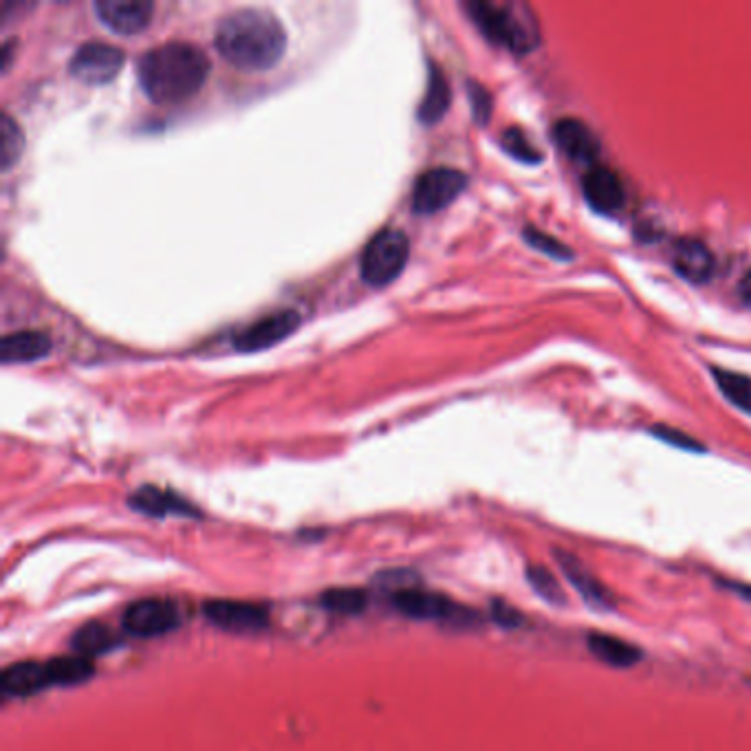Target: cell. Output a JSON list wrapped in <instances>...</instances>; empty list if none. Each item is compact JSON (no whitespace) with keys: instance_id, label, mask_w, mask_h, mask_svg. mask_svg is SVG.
Masks as SVG:
<instances>
[{"instance_id":"1","label":"cell","mask_w":751,"mask_h":751,"mask_svg":"<svg viewBox=\"0 0 751 751\" xmlns=\"http://www.w3.org/2000/svg\"><path fill=\"white\" fill-rule=\"evenodd\" d=\"M214 44L241 71H267L287 49V33L270 9L241 7L216 22Z\"/></svg>"},{"instance_id":"2","label":"cell","mask_w":751,"mask_h":751,"mask_svg":"<svg viewBox=\"0 0 751 751\" xmlns=\"http://www.w3.org/2000/svg\"><path fill=\"white\" fill-rule=\"evenodd\" d=\"M210 73L203 49L172 40L149 49L138 58V80L142 91L156 104L183 102L199 93Z\"/></svg>"},{"instance_id":"3","label":"cell","mask_w":751,"mask_h":751,"mask_svg":"<svg viewBox=\"0 0 751 751\" xmlns=\"http://www.w3.org/2000/svg\"><path fill=\"white\" fill-rule=\"evenodd\" d=\"M465 9L483 35L498 47L525 55L540 44L538 22L525 2L471 0Z\"/></svg>"},{"instance_id":"4","label":"cell","mask_w":751,"mask_h":751,"mask_svg":"<svg viewBox=\"0 0 751 751\" xmlns=\"http://www.w3.org/2000/svg\"><path fill=\"white\" fill-rule=\"evenodd\" d=\"M410 254L408 236L399 230H379L364 247L359 258L362 281L371 287L390 285L406 267Z\"/></svg>"},{"instance_id":"5","label":"cell","mask_w":751,"mask_h":751,"mask_svg":"<svg viewBox=\"0 0 751 751\" xmlns=\"http://www.w3.org/2000/svg\"><path fill=\"white\" fill-rule=\"evenodd\" d=\"M467 176L448 165L430 168L422 172L413 187V210L417 214H435L448 207L451 201L458 199V194L465 190Z\"/></svg>"},{"instance_id":"6","label":"cell","mask_w":751,"mask_h":751,"mask_svg":"<svg viewBox=\"0 0 751 751\" xmlns=\"http://www.w3.org/2000/svg\"><path fill=\"white\" fill-rule=\"evenodd\" d=\"M124 64V51L109 42H84L69 60V73L84 84L111 82Z\"/></svg>"},{"instance_id":"7","label":"cell","mask_w":751,"mask_h":751,"mask_svg":"<svg viewBox=\"0 0 751 751\" xmlns=\"http://www.w3.org/2000/svg\"><path fill=\"white\" fill-rule=\"evenodd\" d=\"M301 326V313L294 308H283L276 313H270L250 326L241 328L234 335V348L243 353H256L263 348H270L285 337H290Z\"/></svg>"},{"instance_id":"8","label":"cell","mask_w":751,"mask_h":751,"mask_svg":"<svg viewBox=\"0 0 751 751\" xmlns=\"http://www.w3.org/2000/svg\"><path fill=\"white\" fill-rule=\"evenodd\" d=\"M124 630L133 637H159L179 626V608L176 603L163 598H146L135 601L124 612Z\"/></svg>"},{"instance_id":"9","label":"cell","mask_w":751,"mask_h":751,"mask_svg":"<svg viewBox=\"0 0 751 751\" xmlns=\"http://www.w3.org/2000/svg\"><path fill=\"white\" fill-rule=\"evenodd\" d=\"M395 608L413 619H442V621H465L471 617V612L451 601L450 598L433 591H419V589H402L393 598Z\"/></svg>"},{"instance_id":"10","label":"cell","mask_w":751,"mask_h":751,"mask_svg":"<svg viewBox=\"0 0 751 751\" xmlns=\"http://www.w3.org/2000/svg\"><path fill=\"white\" fill-rule=\"evenodd\" d=\"M205 617L225 630H263L270 623L265 606L243 600H207L203 603Z\"/></svg>"},{"instance_id":"11","label":"cell","mask_w":751,"mask_h":751,"mask_svg":"<svg viewBox=\"0 0 751 751\" xmlns=\"http://www.w3.org/2000/svg\"><path fill=\"white\" fill-rule=\"evenodd\" d=\"M554 558H556L560 571L565 574V578L574 585L578 596L587 601L589 606L603 608V610H612L615 608L617 601H615L612 591L601 582L600 578L576 554H569L565 549H554Z\"/></svg>"},{"instance_id":"12","label":"cell","mask_w":751,"mask_h":751,"mask_svg":"<svg viewBox=\"0 0 751 751\" xmlns=\"http://www.w3.org/2000/svg\"><path fill=\"white\" fill-rule=\"evenodd\" d=\"M98 18L115 33L133 35L151 20L152 2L149 0H98L93 4Z\"/></svg>"},{"instance_id":"13","label":"cell","mask_w":751,"mask_h":751,"mask_svg":"<svg viewBox=\"0 0 751 751\" xmlns=\"http://www.w3.org/2000/svg\"><path fill=\"white\" fill-rule=\"evenodd\" d=\"M585 196L589 205L600 214H615L626 201V190L621 179L606 165H593L582 181Z\"/></svg>"},{"instance_id":"14","label":"cell","mask_w":751,"mask_h":751,"mask_svg":"<svg viewBox=\"0 0 751 751\" xmlns=\"http://www.w3.org/2000/svg\"><path fill=\"white\" fill-rule=\"evenodd\" d=\"M672 265L681 278L692 285H706L714 274V256L706 243L681 239L672 252Z\"/></svg>"},{"instance_id":"15","label":"cell","mask_w":751,"mask_h":751,"mask_svg":"<svg viewBox=\"0 0 751 751\" xmlns=\"http://www.w3.org/2000/svg\"><path fill=\"white\" fill-rule=\"evenodd\" d=\"M51 674L49 663L40 661H20L2 670L0 674V690L4 697H31L35 692H42L44 688H51Z\"/></svg>"},{"instance_id":"16","label":"cell","mask_w":751,"mask_h":751,"mask_svg":"<svg viewBox=\"0 0 751 751\" xmlns=\"http://www.w3.org/2000/svg\"><path fill=\"white\" fill-rule=\"evenodd\" d=\"M554 138L560 151L565 152L571 161L596 163V159L600 156L598 138L580 120H560L554 126Z\"/></svg>"},{"instance_id":"17","label":"cell","mask_w":751,"mask_h":751,"mask_svg":"<svg viewBox=\"0 0 751 751\" xmlns=\"http://www.w3.org/2000/svg\"><path fill=\"white\" fill-rule=\"evenodd\" d=\"M129 505L146 516H154V518H163V516H194L196 509L181 498L174 491L168 489H159L152 485H144L138 491L131 494Z\"/></svg>"},{"instance_id":"18","label":"cell","mask_w":751,"mask_h":751,"mask_svg":"<svg viewBox=\"0 0 751 751\" xmlns=\"http://www.w3.org/2000/svg\"><path fill=\"white\" fill-rule=\"evenodd\" d=\"M51 351V339L38 331H18L9 333L0 342L2 364H27L47 357Z\"/></svg>"},{"instance_id":"19","label":"cell","mask_w":751,"mask_h":751,"mask_svg":"<svg viewBox=\"0 0 751 751\" xmlns=\"http://www.w3.org/2000/svg\"><path fill=\"white\" fill-rule=\"evenodd\" d=\"M450 82L446 73L430 62V73H428V84H426V95L419 104V122L422 124H437L450 109Z\"/></svg>"},{"instance_id":"20","label":"cell","mask_w":751,"mask_h":751,"mask_svg":"<svg viewBox=\"0 0 751 751\" xmlns=\"http://www.w3.org/2000/svg\"><path fill=\"white\" fill-rule=\"evenodd\" d=\"M71 646L78 652V657L91 659V657H98V654H104V652L118 648L120 646V635L111 626H106V623L91 621V623L80 626L73 632Z\"/></svg>"},{"instance_id":"21","label":"cell","mask_w":751,"mask_h":751,"mask_svg":"<svg viewBox=\"0 0 751 751\" xmlns=\"http://www.w3.org/2000/svg\"><path fill=\"white\" fill-rule=\"evenodd\" d=\"M589 650L600 659L601 663L610 668H630L639 663L641 650L619 637L606 635V632H591L589 635Z\"/></svg>"},{"instance_id":"22","label":"cell","mask_w":751,"mask_h":751,"mask_svg":"<svg viewBox=\"0 0 751 751\" xmlns=\"http://www.w3.org/2000/svg\"><path fill=\"white\" fill-rule=\"evenodd\" d=\"M49 663V674L53 686H78L84 683L93 677L95 668L91 659L84 657H62L47 661Z\"/></svg>"},{"instance_id":"23","label":"cell","mask_w":751,"mask_h":751,"mask_svg":"<svg viewBox=\"0 0 751 751\" xmlns=\"http://www.w3.org/2000/svg\"><path fill=\"white\" fill-rule=\"evenodd\" d=\"M712 375H714L721 393L732 404H737L741 410L751 415V377L741 375V373H732V371H723V368H714Z\"/></svg>"},{"instance_id":"24","label":"cell","mask_w":751,"mask_h":751,"mask_svg":"<svg viewBox=\"0 0 751 751\" xmlns=\"http://www.w3.org/2000/svg\"><path fill=\"white\" fill-rule=\"evenodd\" d=\"M24 151V135L22 129L16 124V120L7 113L0 118V165L2 170H9Z\"/></svg>"},{"instance_id":"25","label":"cell","mask_w":751,"mask_h":751,"mask_svg":"<svg viewBox=\"0 0 751 751\" xmlns=\"http://www.w3.org/2000/svg\"><path fill=\"white\" fill-rule=\"evenodd\" d=\"M527 580L534 587V591L549 601V603H567V593L558 578L542 565H531L527 569Z\"/></svg>"},{"instance_id":"26","label":"cell","mask_w":751,"mask_h":751,"mask_svg":"<svg viewBox=\"0 0 751 751\" xmlns=\"http://www.w3.org/2000/svg\"><path fill=\"white\" fill-rule=\"evenodd\" d=\"M366 593L359 589H331L322 596L324 608L342 615H355L366 608Z\"/></svg>"},{"instance_id":"27","label":"cell","mask_w":751,"mask_h":751,"mask_svg":"<svg viewBox=\"0 0 751 751\" xmlns=\"http://www.w3.org/2000/svg\"><path fill=\"white\" fill-rule=\"evenodd\" d=\"M503 149L514 159L525 161V163H538L542 159L540 151L529 142V138L520 129H507L503 133Z\"/></svg>"},{"instance_id":"28","label":"cell","mask_w":751,"mask_h":751,"mask_svg":"<svg viewBox=\"0 0 751 751\" xmlns=\"http://www.w3.org/2000/svg\"><path fill=\"white\" fill-rule=\"evenodd\" d=\"M525 239H527V243L531 245V247H536V250H540V252H545L547 256H551V258H558V261H569L574 254H571V250L567 247V245H562L560 241H556L554 236H549V234H545V232H540V230H534V227H529L527 232H525Z\"/></svg>"},{"instance_id":"29","label":"cell","mask_w":751,"mask_h":751,"mask_svg":"<svg viewBox=\"0 0 751 751\" xmlns=\"http://www.w3.org/2000/svg\"><path fill=\"white\" fill-rule=\"evenodd\" d=\"M469 100H471V111H474L476 122L478 124H487V120L491 115V98H489V93L483 87L469 82Z\"/></svg>"},{"instance_id":"30","label":"cell","mask_w":751,"mask_h":751,"mask_svg":"<svg viewBox=\"0 0 751 751\" xmlns=\"http://www.w3.org/2000/svg\"><path fill=\"white\" fill-rule=\"evenodd\" d=\"M652 435L654 437H659L661 442H666V444H672V446H679V448H683V450H703L692 437H686L683 433H679V430H672V428H666V426H659V428H654L652 430Z\"/></svg>"},{"instance_id":"31","label":"cell","mask_w":751,"mask_h":751,"mask_svg":"<svg viewBox=\"0 0 751 751\" xmlns=\"http://www.w3.org/2000/svg\"><path fill=\"white\" fill-rule=\"evenodd\" d=\"M496 619L503 623V626H514L520 621L518 612H514L509 606H498L496 608Z\"/></svg>"},{"instance_id":"32","label":"cell","mask_w":751,"mask_h":751,"mask_svg":"<svg viewBox=\"0 0 751 751\" xmlns=\"http://www.w3.org/2000/svg\"><path fill=\"white\" fill-rule=\"evenodd\" d=\"M739 294H741V298H743V302L748 304L751 308V270L743 276V281H741V287H739Z\"/></svg>"}]
</instances>
